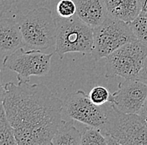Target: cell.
<instances>
[{"label": "cell", "mask_w": 147, "mask_h": 145, "mask_svg": "<svg viewBox=\"0 0 147 145\" xmlns=\"http://www.w3.org/2000/svg\"><path fill=\"white\" fill-rule=\"evenodd\" d=\"M14 130L7 118L5 109L1 103L0 110V145H17Z\"/></svg>", "instance_id": "cell-14"}, {"label": "cell", "mask_w": 147, "mask_h": 145, "mask_svg": "<svg viewBox=\"0 0 147 145\" xmlns=\"http://www.w3.org/2000/svg\"><path fill=\"white\" fill-rule=\"evenodd\" d=\"M139 114L147 120V96L146 97L145 101H144V104H143L142 108H141L140 112H139Z\"/></svg>", "instance_id": "cell-21"}, {"label": "cell", "mask_w": 147, "mask_h": 145, "mask_svg": "<svg viewBox=\"0 0 147 145\" xmlns=\"http://www.w3.org/2000/svg\"><path fill=\"white\" fill-rule=\"evenodd\" d=\"M16 0H1L0 1V11H1V17L4 14H7L10 9L12 8L13 4L15 3Z\"/></svg>", "instance_id": "cell-19"}, {"label": "cell", "mask_w": 147, "mask_h": 145, "mask_svg": "<svg viewBox=\"0 0 147 145\" xmlns=\"http://www.w3.org/2000/svg\"><path fill=\"white\" fill-rule=\"evenodd\" d=\"M143 13H147V0H144L143 6H142V11Z\"/></svg>", "instance_id": "cell-22"}, {"label": "cell", "mask_w": 147, "mask_h": 145, "mask_svg": "<svg viewBox=\"0 0 147 145\" xmlns=\"http://www.w3.org/2000/svg\"><path fill=\"white\" fill-rule=\"evenodd\" d=\"M54 53L46 54L38 50H25L19 48L6 60L3 67L17 74L18 82H28L30 76H45L51 68V59Z\"/></svg>", "instance_id": "cell-7"}, {"label": "cell", "mask_w": 147, "mask_h": 145, "mask_svg": "<svg viewBox=\"0 0 147 145\" xmlns=\"http://www.w3.org/2000/svg\"><path fill=\"white\" fill-rule=\"evenodd\" d=\"M147 56V46L135 40L121 46L107 56L108 76L128 79H137Z\"/></svg>", "instance_id": "cell-6"}, {"label": "cell", "mask_w": 147, "mask_h": 145, "mask_svg": "<svg viewBox=\"0 0 147 145\" xmlns=\"http://www.w3.org/2000/svg\"><path fill=\"white\" fill-rule=\"evenodd\" d=\"M136 39L147 46V15L140 13L137 18L129 23Z\"/></svg>", "instance_id": "cell-16"}, {"label": "cell", "mask_w": 147, "mask_h": 145, "mask_svg": "<svg viewBox=\"0 0 147 145\" xmlns=\"http://www.w3.org/2000/svg\"><path fill=\"white\" fill-rule=\"evenodd\" d=\"M82 133L74 127L72 121L62 120L59 128L52 139V144L55 145H78L81 144Z\"/></svg>", "instance_id": "cell-13"}, {"label": "cell", "mask_w": 147, "mask_h": 145, "mask_svg": "<svg viewBox=\"0 0 147 145\" xmlns=\"http://www.w3.org/2000/svg\"><path fill=\"white\" fill-rule=\"evenodd\" d=\"M17 18L24 46L29 50H45L56 45L57 25L52 11L38 7Z\"/></svg>", "instance_id": "cell-3"}, {"label": "cell", "mask_w": 147, "mask_h": 145, "mask_svg": "<svg viewBox=\"0 0 147 145\" xmlns=\"http://www.w3.org/2000/svg\"><path fill=\"white\" fill-rule=\"evenodd\" d=\"M137 79L147 85V56L146 60H145L143 67H142L141 71H140L139 75H138Z\"/></svg>", "instance_id": "cell-20"}, {"label": "cell", "mask_w": 147, "mask_h": 145, "mask_svg": "<svg viewBox=\"0 0 147 145\" xmlns=\"http://www.w3.org/2000/svg\"><path fill=\"white\" fill-rule=\"evenodd\" d=\"M63 113L66 117L87 126L102 129L106 123L105 109L94 104L82 90L69 93L63 101Z\"/></svg>", "instance_id": "cell-8"}, {"label": "cell", "mask_w": 147, "mask_h": 145, "mask_svg": "<svg viewBox=\"0 0 147 145\" xmlns=\"http://www.w3.org/2000/svg\"><path fill=\"white\" fill-rule=\"evenodd\" d=\"M76 14L93 29L101 25L108 17L105 0H77Z\"/></svg>", "instance_id": "cell-11"}, {"label": "cell", "mask_w": 147, "mask_h": 145, "mask_svg": "<svg viewBox=\"0 0 147 145\" xmlns=\"http://www.w3.org/2000/svg\"><path fill=\"white\" fill-rule=\"evenodd\" d=\"M106 123L101 129L108 144L147 145V120L137 113H125L110 103L105 108Z\"/></svg>", "instance_id": "cell-2"}, {"label": "cell", "mask_w": 147, "mask_h": 145, "mask_svg": "<svg viewBox=\"0 0 147 145\" xmlns=\"http://www.w3.org/2000/svg\"><path fill=\"white\" fill-rule=\"evenodd\" d=\"M1 103L18 145H52L63 114V101L43 84L8 82Z\"/></svg>", "instance_id": "cell-1"}, {"label": "cell", "mask_w": 147, "mask_h": 145, "mask_svg": "<svg viewBox=\"0 0 147 145\" xmlns=\"http://www.w3.org/2000/svg\"><path fill=\"white\" fill-rule=\"evenodd\" d=\"M56 13L62 18H69L76 14L77 5L73 0H60L56 5Z\"/></svg>", "instance_id": "cell-17"}, {"label": "cell", "mask_w": 147, "mask_h": 145, "mask_svg": "<svg viewBox=\"0 0 147 145\" xmlns=\"http://www.w3.org/2000/svg\"><path fill=\"white\" fill-rule=\"evenodd\" d=\"M24 46L21 28L17 18L1 17L0 22V57L2 68L6 60L19 48Z\"/></svg>", "instance_id": "cell-10"}, {"label": "cell", "mask_w": 147, "mask_h": 145, "mask_svg": "<svg viewBox=\"0 0 147 145\" xmlns=\"http://www.w3.org/2000/svg\"><path fill=\"white\" fill-rule=\"evenodd\" d=\"M141 13H143V12H141ZM144 14H146V15H147V13H144Z\"/></svg>", "instance_id": "cell-23"}, {"label": "cell", "mask_w": 147, "mask_h": 145, "mask_svg": "<svg viewBox=\"0 0 147 145\" xmlns=\"http://www.w3.org/2000/svg\"><path fill=\"white\" fill-rule=\"evenodd\" d=\"M82 133L81 144L108 145V140L100 128L87 126Z\"/></svg>", "instance_id": "cell-15"}, {"label": "cell", "mask_w": 147, "mask_h": 145, "mask_svg": "<svg viewBox=\"0 0 147 145\" xmlns=\"http://www.w3.org/2000/svg\"><path fill=\"white\" fill-rule=\"evenodd\" d=\"M93 29L94 42L91 54L94 60L107 57L121 46L137 40L129 23L109 16Z\"/></svg>", "instance_id": "cell-5"}, {"label": "cell", "mask_w": 147, "mask_h": 145, "mask_svg": "<svg viewBox=\"0 0 147 145\" xmlns=\"http://www.w3.org/2000/svg\"><path fill=\"white\" fill-rule=\"evenodd\" d=\"M56 19L55 51L62 59L68 53H90L93 50L94 29L77 14L69 18L58 16Z\"/></svg>", "instance_id": "cell-4"}, {"label": "cell", "mask_w": 147, "mask_h": 145, "mask_svg": "<svg viewBox=\"0 0 147 145\" xmlns=\"http://www.w3.org/2000/svg\"><path fill=\"white\" fill-rule=\"evenodd\" d=\"M89 97L94 104L99 106H102L109 102L110 99V94L108 89L101 86L94 87L90 91Z\"/></svg>", "instance_id": "cell-18"}, {"label": "cell", "mask_w": 147, "mask_h": 145, "mask_svg": "<svg viewBox=\"0 0 147 145\" xmlns=\"http://www.w3.org/2000/svg\"><path fill=\"white\" fill-rule=\"evenodd\" d=\"M105 3L109 17L130 23L141 13L144 0H105Z\"/></svg>", "instance_id": "cell-12"}, {"label": "cell", "mask_w": 147, "mask_h": 145, "mask_svg": "<svg viewBox=\"0 0 147 145\" xmlns=\"http://www.w3.org/2000/svg\"><path fill=\"white\" fill-rule=\"evenodd\" d=\"M147 96V85L138 79L119 83L118 90L110 95V104L125 113L139 114Z\"/></svg>", "instance_id": "cell-9"}]
</instances>
